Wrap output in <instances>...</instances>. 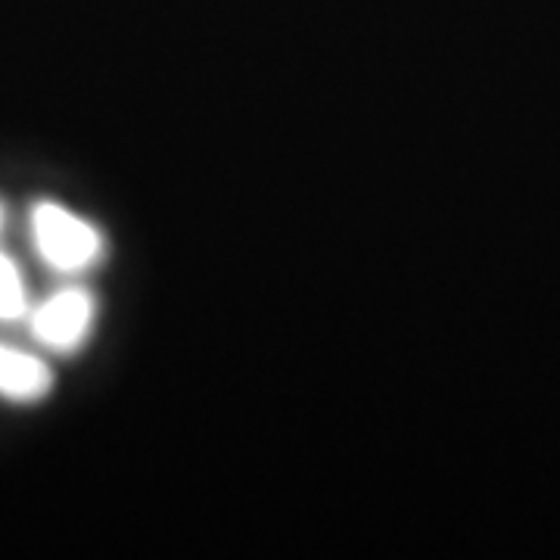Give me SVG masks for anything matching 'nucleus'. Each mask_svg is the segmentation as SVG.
<instances>
[{"label": "nucleus", "instance_id": "nucleus-1", "mask_svg": "<svg viewBox=\"0 0 560 560\" xmlns=\"http://www.w3.org/2000/svg\"><path fill=\"white\" fill-rule=\"evenodd\" d=\"M32 237L40 259L57 271H84L101 259V234L57 202H40L32 212Z\"/></svg>", "mask_w": 560, "mask_h": 560}, {"label": "nucleus", "instance_id": "nucleus-2", "mask_svg": "<svg viewBox=\"0 0 560 560\" xmlns=\"http://www.w3.org/2000/svg\"><path fill=\"white\" fill-rule=\"evenodd\" d=\"M91 320H94L91 293L69 287V290L54 293L47 302H40L35 318H32V330L44 346L66 352V349L81 346V340L91 330Z\"/></svg>", "mask_w": 560, "mask_h": 560}, {"label": "nucleus", "instance_id": "nucleus-3", "mask_svg": "<svg viewBox=\"0 0 560 560\" xmlns=\"http://www.w3.org/2000/svg\"><path fill=\"white\" fill-rule=\"evenodd\" d=\"M50 368L28 352L0 342V396L13 401H35L50 393Z\"/></svg>", "mask_w": 560, "mask_h": 560}, {"label": "nucleus", "instance_id": "nucleus-4", "mask_svg": "<svg viewBox=\"0 0 560 560\" xmlns=\"http://www.w3.org/2000/svg\"><path fill=\"white\" fill-rule=\"evenodd\" d=\"M25 315V283L16 265L0 253V320H16Z\"/></svg>", "mask_w": 560, "mask_h": 560}, {"label": "nucleus", "instance_id": "nucleus-5", "mask_svg": "<svg viewBox=\"0 0 560 560\" xmlns=\"http://www.w3.org/2000/svg\"><path fill=\"white\" fill-rule=\"evenodd\" d=\"M0 221H3V215H0Z\"/></svg>", "mask_w": 560, "mask_h": 560}]
</instances>
